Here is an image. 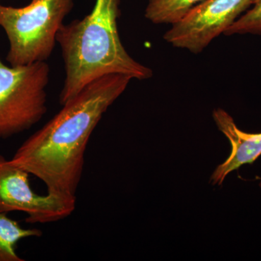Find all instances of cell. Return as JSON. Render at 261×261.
Listing matches in <instances>:
<instances>
[{
  "label": "cell",
  "mask_w": 261,
  "mask_h": 261,
  "mask_svg": "<svg viewBox=\"0 0 261 261\" xmlns=\"http://www.w3.org/2000/svg\"><path fill=\"white\" fill-rule=\"evenodd\" d=\"M132 80L109 74L92 81L24 141L10 162L40 179L48 193L76 197L91 135Z\"/></svg>",
  "instance_id": "obj_1"
},
{
  "label": "cell",
  "mask_w": 261,
  "mask_h": 261,
  "mask_svg": "<svg viewBox=\"0 0 261 261\" xmlns=\"http://www.w3.org/2000/svg\"><path fill=\"white\" fill-rule=\"evenodd\" d=\"M120 0H96L82 20L63 23L57 34L65 70L60 94L63 106L87 84L103 75L122 74L133 80L152 78V70L129 56L118 29Z\"/></svg>",
  "instance_id": "obj_2"
},
{
  "label": "cell",
  "mask_w": 261,
  "mask_h": 261,
  "mask_svg": "<svg viewBox=\"0 0 261 261\" xmlns=\"http://www.w3.org/2000/svg\"><path fill=\"white\" fill-rule=\"evenodd\" d=\"M73 4L74 0H32L22 8L0 4V27L9 41L8 63L16 66L47 61Z\"/></svg>",
  "instance_id": "obj_3"
},
{
  "label": "cell",
  "mask_w": 261,
  "mask_h": 261,
  "mask_svg": "<svg viewBox=\"0 0 261 261\" xmlns=\"http://www.w3.org/2000/svg\"><path fill=\"white\" fill-rule=\"evenodd\" d=\"M49 70L46 61L8 66L0 59V139L30 129L46 114Z\"/></svg>",
  "instance_id": "obj_4"
},
{
  "label": "cell",
  "mask_w": 261,
  "mask_h": 261,
  "mask_svg": "<svg viewBox=\"0 0 261 261\" xmlns=\"http://www.w3.org/2000/svg\"><path fill=\"white\" fill-rule=\"evenodd\" d=\"M29 175L0 154V213L23 212L32 224L56 222L73 214L76 197L39 195L31 187Z\"/></svg>",
  "instance_id": "obj_5"
},
{
  "label": "cell",
  "mask_w": 261,
  "mask_h": 261,
  "mask_svg": "<svg viewBox=\"0 0 261 261\" xmlns=\"http://www.w3.org/2000/svg\"><path fill=\"white\" fill-rule=\"evenodd\" d=\"M256 0H205L196 5L163 38L173 47L198 54L224 34Z\"/></svg>",
  "instance_id": "obj_6"
},
{
  "label": "cell",
  "mask_w": 261,
  "mask_h": 261,
  "mask_svg": "<svg viewBox=\"0 0 261 261\" xmlns=\"http://www.w3.org/2000/svg\"><path fill=\"white\" fill-rule=\"evenodd\" d=\"M213 117L219 129L231 146V153L222 164L219 165L211 178L214 185H221L232 171L245 164H252L261 155V133L249 134L237 126L232 117L224 110H215Z\"/></svg>",
  "instance_id": "obj_7"
},
{
  "label": "cell",
  "mask_w": 261,
  "mask_h": 261,
  "mask_svg": "<svg viewBox=\"0 0 261 261\" xmlns=\"http://www.w3.org/2000/svg\"><path fill=\"white\" fill-rule=\"evenodd\" d=\"M42 235L40 230L21 227L8 214L0 213V261H24L16 251L17 244L23 239Z\"/></svg>",
  "instance_id": "obj_8"
},
{
  "label": "cell",
  "mask_w": 261,
  "mask_h": 261,
  "mask_svg": "<svg viewBox=\"0 0 261 261\" xmlns=\"http://www.w3.org/2000/svg\"><path fill=\"white\" fill-rule=\"evenodd\" d=\"M203 1L205 0H148L145 18L152 23L173 25Z\"/></svg>",
  "instance_id": "obj_9"
},
{
  "label": "cell",
  "mask_w": 261,
  "mask_h": 261,
  "mask_svg": "<svg viewBox=\"0 0 261 261\" xmlns=\"http://www.w3.org/2000/svg\"><path fill=\"white\" fill-rule=\"evenodd\" d=\"M253 7L241 15L224 33L226 36L234 34L261 35V0H256Z\"/></svg>",
  "instance_id": "obj_10"
},
{
  "label": "cell",
  "mask_w": 261,
  "mask_h": 261,
  "mask_svg": "<svg viewBox=\"0 0 261 261\" xmlns=\"http://www.w3.org/2000/svg\"><path fill=\"white\" fill-rule=\"evenodd\" d=\"M260 185V187L261 188V181H260V185Z\"/></svg>",
  "instance_id": "obj_11"
}]
</instances>
